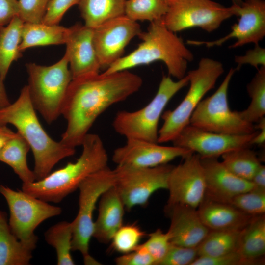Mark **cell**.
Returning <instances> with one entry per match:
<instances>
[{"mask_svg": "<svg viewBox=\"0 0 265 265\" xmlns=\"http://www.w3.org/2000/svg\"><path fill=\"white\" fill-rule=\"evenodd\" d=\"M114 183V171L107 166L89 175L79 186L78 212L71 222L72 250L81 254L85 265L100 264L89 253L94 229L93 213L102 194Z\"/></svg>", "mask_w": 265, "mask_h": 265, "instance_id": "cell-9", "label": "cell"}, {"mask_svg": "<svg viewBox=\"0 0 265 265\" xmlns=\"http://www.w3.org/2000/svg\"><path fill=\"white\" fill-rule=\"evenodd\" d=\"M81 146V154L75 162L68 163L41 180L22 183L21 190L48 202L62 201L89 175L107 166V152L98 135L88 133Z\"/></svg>", "mask_w": 265, "mask_h": 265, "instance_id": "cell-4", "label": "cell"}, {"mask_svg": "<svg viewBox=\"0 0 265 265\" xmlns=\"http://www.w3.org/2000/svg\"><path fill=\"white\" fill-rule=\"evenodd\" d=\"M45 240L54 248L58 265H74L72 257L73 229L71 222L62 221L50 227L45 233Z\"/></svg>", "mask_w": 265, "mask_h": 265, "instance_id": "cell-31", "label": "cell"}, {"mask_svg": "<svg viewBox=\"0 0 265 265\" xmlns=\"http://www.w3.org/2000/svg\"><path fill=\"white\" fill-rule=\"evenodd\" d=\"M241 230H210L197 247L198 256L215 257L236 251Z\"/></svg>", "mask_w": 265, "mask_h": 265, "instance_id": "cell-30", "label": "cell"}, {"mask_svg": "<svg viewBox=\"0 0 265 265\" xmlns=\"http://www.w3.org/2000/svg\"><path fill=\"white\" fill-rule=\"evenodd\" d=\"M98 204V214L94 221L92 237L101 243L107 244L123 225L125 208L113 186L102 194Z\"/></svg>", "mask_w": 265, "mask_h": 265, "instance_id": "cell-21", "label": "cell"}, {"mask_svg": "<svg viewBox=\"0 0 265 265\" xmlns=\"http://www.w3.org/2000/svg\"><path fill=\"white\" fill-rule=\"evenodd\" d=\"M17 0H0V28L18 15Z\"/></svg>", "mask_w": 265, "mask_h": 265, "instance_id": "cell-43", "label": "cell"}, {"mask_svg": "<svg viewBox=\"0 0 265 265\" xmlns=\"http://www.w3.org/2000/svg\"><path fill=\"white\" fill-rule=\"evenodd\" d=\"M30 149L26 141L17 132L0 151V161L9 166L23 183L36 181L33 170L28 166L27 155Z\"/></svg>", "mask_w": 265, "mask_h": 265, "instance_id": "cell-26", "label": "cell"}, {"mask_svg": "<svg viewBox=\"0 0 265 265\" xmlns=\"http://www.w3.org/2000/svg\"><path fill=\"white\" fill-rule=\"evenodd\" d=\"M236 71V68H231L215 92L200 101L191 115L189 124L205 131L231 135L250 134L257 130L254 124L242 118L239 111L230 108L228 89Z\"/></svg>", "mask_w": 265, "mask_h": 265, "instance_id": "cell-10", "label": "cell"}, {"mask_svg": "<svg viewBox=\"0 0 265 265\" xmlns=\"http://www.w3.org/2000/svg\"><path fill=\"white\" fill-rule=\"evenodd\" d=\"M246 86L251 99L248 106L239 111L242 118L254 124L265 114V66H261Z\"/></svg>", "mask_w": 265, "mask_h": 265, "instance_id": "cell-32", "label": "cell"}, {"mask_svg": "<svg viewBox=\"0 0 265 265\" xmlns=\"http://www.w3.org/2000/svg\"><path fill=\"white\" fill-rule=\"evenodd\" d=\"M237 251L248 265L263 263L265 254V214L254 216L240 232Z\"/></svg>", "mask_w": 265, "mask_h": 265, "instance_id": "cell-23", "label": "cell"}, {"mask_svg": "<svg viewBox=\"0 0 265 265\" xmlns=\"http://www.w3.org/2000/svg\"><path fill=\"white\" fill-rule=\"evenodd\" d=\"M8 124L17 129L32 150L36 181L46 177L58 162L75 154V148L54 140L45 131L36 115L27 85L13 103L0 108V126Z\"/></svg>", "mask_w": 265, "mask_h": 265, "instance_id": "cell-2", "label": "cell"}, {"mask_svg": "<svg viewBox=\"0 0 265 265\" xmlns=\"http://www.w3.org/2000/svg\"><path fill=\"white\" fill-rule=\"evenodd\" d=\"M141 32L139 23L125 15L94 28L93 43L101 69H106L122 57L127 45Z\"/></svg>", "mask_w": 265, "mask_h": 265, "instance_id": "cell-15", "label": "cell"}, {"mask_svg": "<svg viewBox=\"0 0 265 265\" xmlns=\"http://www.w3.org/2000/svg\"><path fill=\"white\" fill-rule=\"evenodd\" d=\"M171 244L167 233L157 229L149 234L148 239L138 246L146 251L153 258L155 265H158L166 254Z\"/></svg>", "mask_w": 265, "mask_h": 265, "instance_id": "cell-36", "label": "cell"}, {"mask_svg": "<svg viewBox=\"0 0 265 265\" xmlns=\"http://www.w3.org/2000/svg\"><path fill=\"white\" fill-rule=\"evenodd\" d=\"M142 83L141 77L128 70L72 80L62 107L67 127L60 142L74 148L81 146L97 118L110 106L137 92Z\"/></svg>", "mask_w": 265, "mask_h": 265, "instance_id": "cell-1", "label": "cell"}, {"mask_svg": "<svg viewBox=\"0 0 265 265\" xmlns=\"http://www.w3.org/2000/svg\"><path fill=\"white\" fill-rule=\"evenodd\" d=\"M224 71L222 63L204 57L196 69L188 72L189 87L184 98L174 109L167 110L161 115L163 123L159 130L158 143L172 142L189 124L193 111L206 94L214 88Z\"/></svg>", "mask_w": 265, "mask_h": 265, "instance_id": "cell-6", "label": "cell"}, {"mask_svg": "<svg viewBox=\"0 0 265 265\" xmlns=\"http://www.w3.org/2000/svg\"><path fill=\"white\" fill-rule=\"evenodd\" d=\"M16 132L12 131L7 126H0V151L11 138L15 136Z\"/></svg>", "mask_w": 265, "mask_h": 265, "instance_id": "cell-46", "label": "cell"}, {"mask_svg": "<svg viewBox=\"0 0 265 265\" xmlns=\"http://www.w3.org/2000/svg\"><path fill=\"white\" fill-rule=\"evenodd\" d=\"M173 165L168 163L152 167L117 166L113 169L114 183L125 210L145 206L156 191L166 189Z\"/></svg>", "mask_w": 265, "mask_h": 265, "instance_id": "cell-11", "label": "cell"}, {"mask_svg": "<svg viewBox=\"0 0 265 265\" xmlns=\"http://www.w3.org/2000/svg\"><path fill=\"white\" fill-rule=\"evenodd\" d=\"M165 212L170 219L167 233L171 244L197 247L210 231L200 219L197 209L175 204L166 206Z\"/></svg>", "mask_w": 265, "mask_h": 265, "instance_id": "cell-20", "label": "cell"}, {"mask_svg": "<svg viewBox=\"0 0 265 265\" xmlns=\"http://www.w3.org/2000/svg\"><path fill=\"white\" fill-rule=\"evenodd\" d=\"M234 15L238 21L231 26L225 36L213 41L188 40L186 43L207 47L220 46L231 39L236 41L229 46L237 48L247 44L258 45L265 36V1L264 0H245L240 5H233Z\"/></svg>", "mask_w": 265, "mask_h": 265, "instance_id": "cell-14", "label": "cell"}, {"mask_svg": "<svg viewBox=\"0 0 265 265\" xmlns=\"http://www.w3.org/2000/svg\"><path fill=\"white\" fill-rule=\"evenodd\" d=\"M80 0H50L42 22L50 25H58L66 12Z\"/></svg>", "mask_w": 265, "mask_h": 265, "instance_id": "cell-39", "label": "cell"}, {"mask_svg": "<svg viewBox=\"0 0 265 265\" xmlns=\"http://www.w3.org/2000/svg\"><path fill=\"white\" fill-rule=\"evenodd\" d=\"M93 29L80 24L69 27L65 44L72 80L99 73L101 67L93 43Z\"/></svg>", "mask_w": 265, "mask_h": 265, "instance_id": "cell-19", "label": "cell"}, {"mask_svg": "<svg viewBox=\"0 0 265 265\" xmlns=\"http://www.w3.org/2000/svg\"><path fill=\"white\" fill-rule=\"evenodd\" d=\"M115 262L117 265H155L151 256L138 245L134 251L117 257Z\"/></svg>", "mask_w": 265, "mask_h": 265, "instance_id": "cell-42", "label": "cell"}, {"mask_svg": "<svg viewBox=\"0 0 265 265\" xmlns=\"http://www.w3.org/2000/svg\"><path fill=\"white\" fill-rule=\"evenodd\" d=\"M193 152L188 149L167 146L139 139H127L126 143L115 149L112 156L117 166L152 167L168 163L179 157L185 158Z\"/></svg>", "mask_w": 265, "mask_h": 265, "instance_id": "cell-17", "label": "cell"}, {"mask_svg": "<svg viewBox=\"0 0 265 265\" xmlns=\"http://www.w3.org/2000/svg\"><path fill=\"white\" fill-rule=\"evenodd\" d=\"M145 236V232L135 224L122 225L111 239V248L120 253H129L136 249Z\"/></svg>", "mask_w": 265, "mask_h": 265, "instance_id": "cell-34", "label": "cell"}, {"mask_svg": "<svg viewBox=\"0 0 265 265\" xmlns=\"http://www.w3.org/2000/svg\"><path fill=\"white\" fill-rule=\"evenodd\" d=\"M169 7L180 0H164Z\"/></svg>", "mask_w": 265, "mask_h": 265, "instance_id": "cell-49", "label": "cell"}, {"mask_svg": "<svg viewBox=\"0 0 265 265\" xmlns=\"http://www.w3.org/2000/svg\"><path fill=\"white\" fill-rule=\"evenodd\" d=\"M174 166L167 181L169 197L166 206L186 205L197 209L205 196V174L200 157L193 153Z\"/></svg>", "mask_w": 265, "mask_h": 265, "instance_id": "cell-13", "label": "cell"}, {"mask_svg": "<svg viewBox=\"0 0 265 265\" xmlns=\"http://www.w3.org/2000/svg\"><path fill=\"white\" fill-rule=\"evenodd\" d=\"M197 211L202 222L210 230H241L254 216L229 204L205 197Z\"/></svg>", "mask_w": 265, "mask_h": 265, "instance_id": "cell-22", "label": "cell"}, {"mask_svg": "<svg viewBox=\"0 0 265 265\" xmlns=\"http://www.w3.org/2000/svg\"><path fill=\"white\" fill-rule=\"evenodd\" d=\"M188 83L187 75L177 81L170 76H163L156 95L147 105L134 111L122 110L116 113L112 123L114 130L127 139L158 143L159 122L165 107Z\"/></svg>", "mask_w": 265, "mask_h": 265, "instance_id": "cell-7", "label": "cell"}, {"mask_svg": "<svg viewBox=\"0 0 265 265\" xmlns=\"http://www.w3.org/2000/svg\"><path fill=\"white\" fill-rule=\"evenodd\" d=\"M138 36L142 41L138 47L111 65L104 74L159 61L165 64L170 76L180 80L186 76L188 63L194 58L193 53L182 38L168 29L162 18L150 22L147 31H142Z\"/></svg>", "mask_w": 265, "mask_h": 265, "instance_id": "cell-3", "label": "cell"}, {"mask_svg": "<svg viewBox=\"0 0 265 265\" xmlns=\"http://www.w3.org/2000/svg\"><path fill=\"white\" fill-rule=\"evenodd\" d=\"M235 62L237 64L236 70L247 64L257 70L261 66H265V49L259 44L255 45L253 49L247 51L244 55L236 56Z\"/></svg>", "mask_w": 265, "mask_h": 265, "instance_id": "cell-41", "label": "cell"}, {"mask_svg": "<svg viewBox=\"0 0 265 265\" xmlns=\"http://www.w3.org/2000/svg\"><path fill=\"white\" fill-rule=\"evenodd\" d=\"M191 265H248L236 250L215 257L198 256Z\"/></svg>", "mask_w": 265, "mask_h": 265, "instance_id": "cell-40", "label": "cell"}, {"mask_svg": "<svg viewBox=\"0 0 265 265\" xmlns=\"http://www.w3.org/2000/svg\"><path fill=\"white\" fill-rule=\"evenodd\" d=\"M68 65L65 53L59 61L50 66L34 63L26 65L32 104L48 124L61 115L63 101L72 80Z\"/></svg>", "mask_w": 265, "mask_h": 265, "instance_id": "cell-5", "label": "cell"}, {"mask_svg": "<svg viewBox=\"0 0 265 265\" xmlns=\"http://www.w3.org/2000/svg\"><path fill=\"white\" fill-rule=\"evenodd\" d=\"M32 252L12 233L7 213L0 209V265H30Z\"/></svg>", "mask_w": 265, "mask_h": 265, "instance_id": "cell-25", "label": "cell"}, {"mask_svg": "<svg viewBox=\"0 0 265 265\" xmlns=\"http://www.w3.org/2000/svg\"><path fill=\"white\" fill-rule=\"evenodd\" d=\"M228 204L252 216L265 214V190L254 188L234 196Z\"/></svg>", "mask_w": 265, "mask_h": 265, "instance_id": "cell-35", "label": "cell"}, {"mask_svg": "<svg viewBox=\"0 0 265 265\" xmlns=\"http://www.w3.org/2000/svg\"><path fill=\"white\" fill-rule=\"evenodd\" d=\"M126 0H80L78 4L84 25L95 28L125 15Z\"/></svg>", "mask_w": 265, "mask_h": 265, "instance_id": "cell-28", "label": "cell"}, {"mask_svg": "<svg viewBox=\"0 0 265 265\" xmlns=\"http://www.w3.org/2000/svg\"><path fill=\"white\" fill-rule=\"evenodd\" d=\"M50 0H18V16L24 23L42 22Z\"/></svg>", "mask_w": 265, "mask_h": 265, "instance_id": "cell-37", "label": "cell"}, {"mask_svg": "<svg viewBox=\"0 0 265 265\" xmlns=\"http://www.w3.org/2000/svg\"><path fill=\"white\" fill-rule=\"evenodd\" d=\"M254 132L241 135L218 133L188 125L172 141L173 145L187 149L201 158H217L235 149L250 146L257 134Z\"/></svg>", "mask_w": 265, "mask_h": 265, "instance_id": "cell-16", "label": "cell"}, {"mask_svg": "<svg viewBox=\"0 0 265 265\" xmlns=\"http://www.w3.org/2000/svg\"><path fill=\"white\" fill-rule=\"evenodd\" d=\"M205 183V198L229 203L234 196L254 188L251 181L230 171L217 158H201Z\"/></svg>", "mask_w": 265, "mask_h": 265, "instance_id": "cell-18", "label": "cell"}, {"mask_svg": "<svg viewBox=\"0 0 265 265\" xmlns=\"http://www.w3.org/2000/svg\"><path fill=\"white\" fill-rule=\"evenodd\" d=\"M69 28L58 25L40 23H24L19 50L22 52L36 46L65 44Z\"/></svg>", "mask_w": 265, "mask_h": 265, "instance_id": "cell-24", "label": "cell"}, {"mask_svg": "<svg viewBox=\"0 0 265 265\" xmlns=\"http://www.w3.org/2000/svg\"><path fill=\"white\" fill-rule=\"evenodd\" d=\"M24 23L16 16L7 25L0 28V78L3 81L12 63L22 56L19 46Z\"/></svg>", "mask_w": 265, "mask_h": 265, "instance_id": "cell-27", "label": "cell"}, {"mask_svg": "<svg viewBox=\"0 0 265 265\" xmlns=\"http://www.w3.org/2000/svg\"><path fill=\"white\" fill-rule=\"evenodd\" d=\"M198 257L197 247L171 244L166 254L158 265H191Z\"/></svg>", "mask_w": 265, "mask_h": 265, "instance_id": "cell-38", "label": "cell"}, {"mask_svg": "<svg viewBox=\"0 0 265 265\" xmlns=\"http://www.w3.org/2000/svg\"><path fill=\"white\" fill-rule=\"evenodd\" d=\"M256 130H259L257 134L252 138L250 142V145L256 144L258 145H263L265 142V117L261 118L254 125Z\"/></svg>", "mask_w": 265, "mask_h": 265, "instance_id": "cell-44", "label": "cell"}, {"mask_svg": "<svg viewBox=\"0 0 265 265\" xmlns=\"http://www.w3.org/2000/svg\"><path fill=\"white\" fill-rule=\"evenodd\" d=\"M221 156V162L230 171L249 181L261 164L256 152L249 146L230 150Z\"/></svg>", "mask_w": 265, "mask_h": 265, "instance_id": "cell-29", "label": "cell"}, {"mask_svg": "<svg viewBox=\"0 0 265 265\" xmlns=\"http://www.w3.org/2000/svg\"><path fill=\"white\" fill-rule=\"evenodd\" d=\"M0 194L8 206L11 231L26 248L33 251L38 240L35 229L48 218L60 215L61 208L2 185H0Z\"/></svg>", "mask_w": 265, "mask_h": 265, "instance_id": "cell-8", "label": "cell"}, {"mask_svg": "<svg viewBox=\"0 0 265 265\" xmlns=\"http://www.w3.org/2000/svg\"><path fill=\"white\" fill-rule=\"evenodd\" d=\"M169 7L164 0H126L125 15L136 22H151L162 18Z\"/></svg>", "mask_w": 265, "mask_h": 265, "instance_id": "cell-33", "label": "cell"}, {"mask_svg": "<svg viewBox=\"0 0 265 265\" xmlns=\"http://www.w3.org/2000/svg\"><path fill=\"white\" fill-rule=\"evenodd\" d=\"M233 16L232 5L226 7L212 0H180L169 6L162 20L175 33L192 27L211 32Z\"/></svg>", "mask_w": 265, "mask_h": 265, "instance_id": "cell-12", "label": "cell"}, {"mask_svg": "<svg viewBox=\"0 0 265 265\" xmlns=\"http://www.w3.org/2000/svg\"><path fill=\"white\" fill-rule=\"evenodd\" d=\"M251 182L253 184L255 188L265 190V166L261 164L259 167Z\"/></svg>", "mask_w": 265, "mask_h": 265, "instance_id": "cell-45", "label": "cell"}, {"mask_svg": "<svg viewBox=\"0 0 265 265\" xmlns=\"http://www.w3.org/2000/svg\"><path fill=\"white\" fill-rule=\"evenodd\" d=\"M233 5H240L243 2L242 0H231Z\"/></svg>", "mask_w": 265, "mask_h": 265, "instance_id": "cell-48", "label": "cell"}, {"mask_svg": "<svg viewBox=\"0 0 265 265\" xmlns=\"http://www.w3.org/2000/svg\"><path fill=\"white\" fill-rule=\"evenodd\" d=\"M3 82L0 78V108L6 106L11 103Z\"/></svg>", "mask_w": 265, "mask_h": 265, "instance_id": "cell-47", "label": "cell"}]
</instances>
